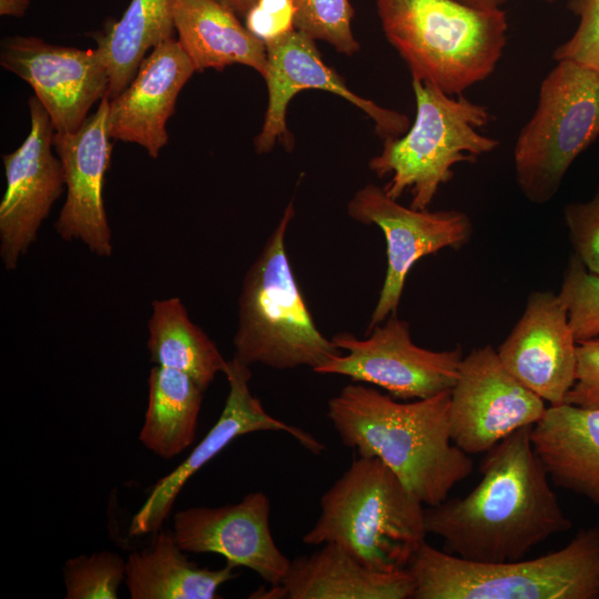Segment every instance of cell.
I'll list each match as a JSON object with an SVG mask.
<instances>
[{
    "label": "cell",
    "mask_w": 599,
    "mask_h": 599,
    "mask_svg": "<svg viewBox=\"0 0 599 599\" xmlns=\"http://www.w3.org/2000/svg\"><path fill=\"white\" fill-rule=\"evenodd\" d=\"M531 429L514 432L486 453L481 479L467 495L425 506L426 530L444 540L447 552L475 562L518 560L571 529Z\"/></svg>",
    "instance_id": "obj_1"
},
{
    "label": "cell",
    "mask_w": 599,
    "mask_h": 599,
    "mask_svg": "<svg viewBox=\"0 0 599 599\" xmlns=\"http://www.w3.org/2000/svg\"><path fill=\"white\" fill-rule=\"evenodd\" d=\"M294 0H256L245 14V27L265 45L295 30Z\"/></svg>",
    "instance_id": "obj_32"
},
{
    "label": "cell",
    "mask_w": 599,
    "mask_h": 599,
    "mask_svg": "<svg viewBox=\"0 0 599 599\" xmlns=\"http://www.w3.org/2000/svg\"><path fill=\"white\" fill-rule=\"evenodd\" d=\"M0 63L26 81L48 112L55 132H74L108 93L109 74L101 52L57 45L35 37L1 41Z\"/></svg>",
    "instance_id": "obj_13"
},
{
    "label": "cell",
    "mask_w": 599,
    "mask_h": 599,
    "mask_svg": "<svg viewBox=\"0 0 599 599\" xmlns=\"http://www.w3.org/2000/svg\"><path fill=\"white\" fill-rule=\"evenodd\" d=\"M109 103L105 94L77 131L55 132L53 136V149L67 187V199L54 223L55 232L64 241L82 242L101 257L113 253L103 200L104 179L112 158Z\"/></svg>",
    "instance_id": "obj_16"
},
{
    "label": "cell",
    "mask_w": 599,
    "mask_h": 599,
    "mask_svg": "<svg viewBox=\"0 0 599 599\" xmlns=\"http://www.w3.org/2000/svg\"><path fill=\"white\" fill-rule=\"evenodd\" d=\"M282 586L290 599H413L414 595L408 569L373 570L335 542L292 559Z\"/></svg>",
    "instance_id": "obj_21"
},
{
    "label": "cell",
    "mask_w": 599,
    "mask_h": 599,
    "mask_svg": "<svg viewBox=\"0 0 599 599\" xmlns=\"http://www.w3.org/2000/svg\"><path fill=\"white\" fill-rule=\"evenodd\" d=\"M565 403L599 408V336L577 344L575 383Z\"/></svg>",
    "instance_id": "obj_33"
},
{
    "label": "cell",
    "mask_w": 599,
    "mask_h": 599,
    "mask_svg": "<svg viewBox=\"0 0 599 599\" xmlns=\"http://www.w3.org/2000/svg\"><path fill=\"white\" fill-rule=\"evenodd\" d=\"M203 389L183 372L154 365L139 439L156 456L171 459L189 448L196 435Z\"/></svg>",
    "instance_id": "obj_25"
},
{
    "label": "cell",
    "mask_w": 599,
    "mask_h": 599,
    "mask_svg": "<svg viewBox=\"0 0 599 599\" xmlns=\"http://www.w3.org/2000/svg\"><path fill=\"white\" fill-rule=\"evenodd\" d=\"M416 101L414 123L400 136L384 140L368 166L378 176L390 175L383 186L398 200L408 189L410 207L427 210L440 185L448 183L457 163L477 161L499 141L479 133L491 114L486 105L463 94L454 98L430 82L412 79Z\"/></svg>",
    "instance_id": "obj_7"
},
{
    "label": "cell",
    "mask_w": 599,
    "mask_h": 599,
    "mask_svg": "<svg viewBox=\"0 0 599 599\" xmlns=\"http://www.w3.org/2000/svg\"><path fill=\"white\" fill-rule=\"evenodd\" d=\"M598 136L599 70L557 61L515 143V176L522 195L534 204L551 201L572 162Z\"/></svg>",
    "instance_id": "obj_8"
},
{
    "label": "cell",
    "mask_w": 599,
    "mask_h": 599,
    "mask_svg": "<svg viewBox=\"0 0 599 599\" xmlns=\"http://www.w3.org/2000/svg\"><path fill=\"white\" fill-rule=\"evenodd\" d=\"M347 214L354 221L378 226L386 241V274L367 331L397 314L407 275L417 261L445 248H461L474 231L463 211L407 207L374 184L356 191Z\"/></svg>",
    "instance_id": "obj_10"
},
{
    "label": "cell",
    "mask_w": 599,
    "mask_h": 599,
    "mask_svg": "<svg viewBox=\"0 0 599 599\" xmlns=\"http://www.w3.org/2000/svg\"><path fill=\"white\" fill-rule=\"evenodd\" d=\"M270 511L267 495L253 491L236 504L176 511L172 532L185 552L221 555L227 564L253 570L271 586L281 585L291 559L275 544Z\"/></svg>",
    "instance_id": "obj_17"
},
{
    "label": "cell",
    "mask_w": 599,
    "mask_h": 599,
    "mask_svg": "<svg viewBox=\"0 0 599 599\" xmlns=\"http://www.w3.org/2000/svg\"><path fill=\"white\" fill-rule=\"evenodd\" d=\"M146 347L159 366L185 373L205 390L226 369L215 343L189 317L179 297L154 300L148 322Z\"/></svg>",
    "instance_id": "obj_26"
},
{
    "label": "cell",
    "mask_w": 599,
    "mask_h": 599,
    "mask_svg": "<svg viewBox=\"0 0 599 599\" xmlns=\"http://www.w3.org/2000/svg\"><path fill=\"white\" fill-rule=\"evenodd\" d=\"M30 130L21 145L2 155L6 191L0 202V257L8 271L38 237L63 191L61 162L53 153L54 125L35 95L30 97Z\"/></svg>",
    "instance_id": "obj_12"
},
{
    "label": "cell",
    "mask_w": 599,
    "mask_h": 599,
    "mask_svg": "<svg viewBox=\"0 0 599 599\" xmlns=\"http://www.w3.org/2000/svg\"><path fill=\"white\" fill-rule=\"evenodd\" d=\"M30 0H0V14L4 17H22L28 7Z\"/></svg>",
    "instance_id": "obj_34"
},
{
    "label": "cell",
    "mask_w": 599,
    "mask_h": 599,
    "mask_svg": "<svg viewBox=\"0 0 599 599\" xmlns=\"http://www.w3.org/2000/svg\"><path fill=\"white\" fill-rule=\"evenodd\" d=\"M173 532L156 531L151 544L126 559L125 585L132 599H216L236 567L201 568L184 554Z\"/></svg>",
    "instance_id": "obj_23"
},
{
    "label": "cell",
    "mask_w": 599,
    "mask_h": 599,
    "mask_svg": "<svg viewBox=\"0 0 599 599\" xmlns=\"http://www.w3.org/2000/svg\"><path fill=\"white\" fill-rule=\"evenodd\" d=\"M465 4L480 9H499L507 0H458Z\"/></svg>",
    "instance_id": "obj_36"
},
{
    "label": "cell",
    "mask_w": 599,
    "mask_h": 599,
    "mask_svg": "<svg viewBox=\"0 0 599 599\" xmlns=\"http://www.w3.org/2000/svg\"><path fill=\"white\" fill-rule=\"evenodd\" d=\"M319 505L303 544H338L373 570L407 569L426 542L425 505L376 457L355 459Z\"/></svg>",
    "instance_id": "obj_4"
},
{
    "label": "cell",
    "mask_w": 599,
    "mask_h": 599,
    "mask_svg": "<svg viewBox=\"0 0 599 599\" xmlns=\"http://www.w3.org/2000/svg\"><path fill=\"white\" fill-rule=\"evenodd\" d=\"M558 294L577 343L599 336V274L588 271L572 254Z\"/></svg>",
    "instance_id": "obj_29"
},
{
    "label": "cell",
    "mask_w": 599,
    "mask_h": 599,
    "mask_svg": "<svg viewBox=\"0 0 599 599\" xmlns=\"http://www.w3.org/2000/svg\"><path fill=\"white\" fill-rule=\"evenodd\" d=\"M545 400L502 365L497 349L485 345L463 356L449 390V432L468 455L490 450L514 432L534 426Z\"/></svg>",
    "instance_id": "obj_11"
},
{
    "label": "cell",
    "mask_w": 599,
    "mask_h": 599,
    "mask_svg": "<svg viewBox=\"0 0 599 599\" xmlns=\"http://www.w3.org/2000/svg\"><path fill=\"white\" fill-rule=\"evenodd\" d=\"M577 344L559 294L535 291L497 354L511 375L555 406L575 383Z\"/></svg>",
    "instance_id": "obj_18"
},
{
    "label": "cell",
    "mask_w": 599,
    "mask_h": 599,
    "mask_svg": "<svg viewBox=\"0 0 599 599\" xmlns=\"http://www.w3.org/2000/svg\"><path fill=\"white\" fill-rule=\"evenodd\" d=\"M230 8L236 16L245 17L256 0H217Z\"/></svg>",
    "instance_id": "obj_35"
},
{
    "label": "cell",
    "mask_w": 599,
    "mask_h": 599,
    "mask_svg": "<svg viewBox=\"0 0 599 599\" xmlns=\"http://www.w3.org/2000/svg\"><path fill=\"white\" fill-rule=\"evenodd\" d=\"M268 102L264 122L254 140L257 153L270 152L278 141L286 150L293 138L286 124V110L293 97L305 89L325 90L346 99L375 123L384 140L403 135L409 129V119L395 110L383 108L374 101L355 94L336 71L323 60L315 41L305 33L293 30L266 44Z\"/></svg>",
    "instance_id": "obj_15"
},
{
    "label": "cell",
    "mask_w": 599,
    "mask_h": 599,
    "mask_svg": "<svg viewBox=\"0 0 599 599\" xmlns=\"http://www.w3.org/2000/svg\"><path fill=\"white\" fill-rule=\"evenodd\" d=\"M195 71L177 39L153 48L128 87L110 99V138L139 144L156 159L167 144L166 123L174 113L180 91Z\"/></svg>",
    "instance_id": "obj_19"
},
{
    "label": "cell",
    "mask_w": 599,
    "mask_h": 599,
    "mask_svg": "<svg viewBox=\"0 0 599 599\" xmlns=\"http://www.w3.org/2000/svg\"><path fill=\"white\" fill-rule=\"evenodd\" d=\"M366 335H333L332 341L345 354L331 357L314 372L347 376L404 402L428 398L454 386L464 356L461 346L448 351L420 347L412 341L408 322L397 314Z\"/></svg>",
    "instance_id": "obj_9"
},
{
    "label": "cell",
    "mask_w": 599,
    "mask_h": 599,
    "mask_svg": "<svg viewBox=\"0 0 599 599\" xmlns=\"http://www.w3.org/2000/svg\"><path fill=\"white\" fill-rule=\"evenodd\" d=\"M413 599H599V527L534 559L475 562L424 542L407 567Z\"/></svg>",
    "instance_id": "obj_5"
},
{
    "label": "cell",
    "mask_w": 599,
    "mask_h": 599,
    "mask_svg": "<svg viewBox=\"0 0 599 599\" xmlns=\"http://www.w3.org/2000/svg\"><path fill=\"white\" fill-rule=\"evenodd\" d=\"M176 0H131L119 20L94 34L109 74L108 97L119 95L149 52L174 38Z\"/></svg>",
    "instance_id": "obj_24"
},
{
    "label": "cell",
    "mask_w": 599,
    "mask_h": 599,
    "mask_svg": "<svg viewBox=\"0 0 599 599\" xmlns=\"http://www.w3.org/2000/svg\"><path fill=\"white\" fill-rule=\"evenodd\" d=\"M174 26L196 71L243 64L265 77L266 45L220 1L176 0Z\"/></svg>",
    "instance_id": "obj_22"
},
{
    "label": "cell",
    "mask_w": 599,
    "mask_h": 599,
    "mask_svg": "<svg viewBox=\"0 0 599 599\" xmlns=\"http://www.w3.org/2000/svg\"><path fill=\"white\" fill-rule=\"evenodd\" d=\"M579 18L573 34L554 51V59L571 60L599 70V0H570Z\"/></svg>",
    "instance_id": "obj_31"
},
{
    "label": "cell",
    "mask_w": 599,
    "mask_h": 599,
    "mask_svg": "<svg viewBox=\"0 0 599 599\" xmlns=\"http://www.w3.org/2000/svg\"><path fill=\"white\" fill-rule=\"evenodd\" d=\"M293 216L290 202L243 278L233 358L250 367L315 370L342 353L317 328L293 274L285 248Z\"/></svg>",
    "instance_id": "obj_6"
},
{
    "label": "cell",
    "mask_w": 599,
    "mask_h": 599,
    "mask_svg": "<svg viewBox=\"0 0 599 599\" xmlns=\"http://www.w3.org/2000/svg\"><path fill=\"white\" fill-rule=\"evenodd\" d=\"M126 560L101 550L68 559L63 566L65 599H116L125 581Z\"/></svg>",
    "instance_id": "obj_27"
},
{
    "label": "cell",
    "mask_w": 599,
    "mask_h": 599,
    "mask_svg": "<svg viewBox=\"0 0 599 599\" xmlns=\"http://www.w3.org/2000/svg\"><path fill=\"white\" fill-rule=\"evenodd\" d=\"M327 418L343 445L376 457L425 505L435 506L474 469L449 432V390L398 400L354 383L327 403Z\"/></svg>",
    "instance_id": "obj_2"
},
{
    "label": "cell",
    "mask_w": 599,
    "mask_h": 599,
    "mask_svg": "<svg viewBox=\"0 0 599 599\" xmlns=\"http://www.w3.org/2000/svg\"><path fill=\"white\" fill-rule=\"evenodd\" d=\"M387 41L412 79L460 95L487 79L507 44L508 20L499 9L458 0H376Z\"/></svg>",
    "instance_id": "obj_3"
},
{
    "label": "cell",
    "mask_w": 599,
    "mask_h": 599,
    "mask_svg": "<svg viewBox=\"0 0 599 599\" xmlns=\"http://www.w3.org/2000/svg\"><path fill=\"white\" fill-rule=\"evenodd\" d=\"M564 219L573 254L588 271L599 274V190L586 202L567 204Z\"/></svg>",
    "instance_id": "obj_30"
},
{
    "label": "cell",
    "mask_w": 599,
    "mask_h": 599,
    "mask_svg": "<svg viewBox=\"0 0 599 599\" xmlns=\"http://www.w3.org/2000/svg\"><path fill=\"white\" fill-rule=\"evenodd\" d=\"M224 375L229 382V394L219 419L189 456L153 485L145 501L131 519L130 536L159 531L187 480L240 436L265 430L285 432L313 454H321L325 449L311 434L265 410L250 389V366L232 358L227 361Z\"/></svg>",
    "instance_id": "obj_14"
},
{
    "label": "cell",
    "mask_w": 599,
    "mask_h": 599,
    "mask_svg": "<svg viewBox=\"0 0 599 599\" xmlns=\"http://www.w3.org/2000/svg\"><path fill=\"white\" fill-rule=\"evenodd\" d=\"M530 436L550 480L599 506V408L549 406Z\"/></svg>",
    "instance_id": "obj_20"
},
{
    "label": "cell",
    "mask_w": 599,
    "mask_h": 599,
    "mask_svg": "<svg viewBox=\"0 0 599 599\" xmlns=\"http://www.w3.org/2000/svg\"><path fill=\"white\" fill-rule=\"evenodd\" d=\"M537 1H542V2H549V3H552V2H556L558 0H537Z\"/></svg>",
    "instance_id": "obj_37"
},
{
    "label": "cell",
    "mask_w": 599,
    "mask_h": 599,
    "mask_svg": "<svg viewBox=\"0 0 599 599\" xmlns=\"http://www.w3.org/2000/svg\"><path fill=\"white\" fill-rule=\"evenodd\" d=\"M295 29L311 39L329 43L338 52L353 55L359 51L352 21L354 9L348 0H294Z\"/></svg>",
    "instance_id": "obj_28"
}]
</instances>
